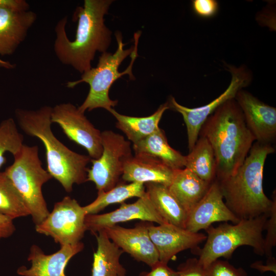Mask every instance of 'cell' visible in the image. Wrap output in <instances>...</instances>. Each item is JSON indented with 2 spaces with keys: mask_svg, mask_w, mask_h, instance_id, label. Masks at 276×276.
<instances>
[{
  "mask_svg": "<svg viewBox=\"0 0 276 276\" xmlns=\"http://www.w3.org/2000/svg\"><path fill=\"white\" fill-rule=\"evenodd\" d=\"M111 0H85L78 7L73 19L78 20L76 37L70 40L65 31L67 17L55 26L54 50L63 64L72 66L83 74L91 67L97 51L106 52L111 42V32L105 26L104 17L108 13Z\"/></svg>",
  "mask_w": 276,
  "mask_h": 276,
  "instance_id": "cell-1",
  "label": "cell"
},
{
  "mask_svg": "<svg viewBox=\"0 0 276 276\" xmlns=\"http://www.w3.org/2000/svg\"><path fill=\"white\" fill-rule=\"evenodd\" d=\"M199 135L205 137L213 149L218 181L236 172L256 141L235 99L224 103L208 118Z\"/></svg>",
  "mask_w": 276,
  "mask_h": 276,
  "instance_id": "cell-2",
  "label": "cell"
},
{
  "mask_svg": "<svg viewBox=\"0 0 276 276\" xmlns=\"http://www.w3.org/2000/svg\"><path fill=\"white\" fill-rule=\"evenodd\" d=\"M274 151L271 144L256 142L236 172L218 181L225 204L240 220L269 215L276 202L275 196L270 199L263 187L265 162Z\"/></svg>",
  "mask_w": 276,
  "mask_h": 276,
  "instance_id": "cell-3",
  "label": "cell"
},
{
  "mask_svg": "<svg viewBox=\"0 0 276 276\" xmlns=\"http://www.w3.org/2000/svg\"><path fill=\"white\" fill-rule=\"evenodd\" d=\"M52 107L44 106L36 110L18 108L15 116L27 134L38 138L43 144L47 171L68 193L74 184L87 181V165L91 158L70 149L54 135L51 128Z\"/></svg>",
  "mask_w": 276,
  "mask_h": 276,
  "instance_id": "cell-4",
  "label": "cell"
},
{
  "mask_svg": "<svg viewBox=\"0 0 276 276\" xmlns=\"http://www.w3.org/2000/svg\"><path fill=\"white\" fill-rule=\"evenodd\" d=\"M140 35L139 32L134 35V47L124 49L125 44L123 42L122 34L117 31L116 37L118 48L115 53H102L96 67H91L82 74L80 79L66 83L68 88H73L82 82L89 85L86 98L78 107L81 112L84 113L86 110L91 111L98 108L109 111L117 105V100H112L109 98V89L114 81L124 75L128 74L131 79H134L132 67L137 56V47Z\"/></svg>",
  "mask_w": 276,
  "mask_h": 276,
  "instance_id": "cell-5",
  "label": "cell"
},
{
  "mask_svg": "<svg viewBox=\"0 0 276 276\" xmlns=\"http://www.w3.org/2000/svg\"><path fill=\"white\" fill-rule=\"evenodd\" d=\"M269 215L241 219L237 223L225 222L216 227L209 226L205 229L207 235L204 245L199 249V263L206 268L221 257L230 259L241 246H250L257 254L264 255L263 232Z\"/></svg>",
  "mask_w": 276,
  "mask_h": 276,
  "instance_id": "cell-6",
  "label": "cell"
},
{
  "mask_svg": "<svg viewBox=\"0 0 276 276\" xmlns=\"http://www.w3.org/2000/svg\"><path fill=\"white\" fill-rule=\"evenodd\" d=\"M13 163L4 171L17 190L36 225L50 214L42 192L43 185L52 178L42 167L37 145L23 144Z\"/></svg>",
  "mask_w": 276,
  "mask_h": 276,
  "instance_id": "cell-7",
  "label": "cell"
},
{
  "mask_svg": "<svg viewBox=\"0 0 276 276\" xmlns=\"http://www.w3.org/2000/svg\"><path fill=\"white\" fill-rule=\"evenodd\" d=\"M103 150L98 159H91L87 171V181L93 182L98 192H106L119 183L126 162L133 155L131 143L111 130L101 132Z\"/></svg>",
  "mask_w": 276,
  "mask_h": 276,
  "instance_id": "cell-8",
  "label": "cell"
},
{
  "mask_svg": "<svg viewBox=\"0 0 276 276\" xmlns=\"http://www.w3.org/2000/svg\"><path fill=\"white\" fill-rule=\"evenodd\" d=\"M226 65L232 76L230 84L222 94L210 103L196 108H188L179 104L173 97L168 101L170 108L182 116L187 127L189 152L197 142L200 129L208 118L224 103L235 99L237 93L249 85L252 80L251 73L245 66Z\"/></svg>",
  "mask_w": 276,
  "mask_h": 276,
  "instance_id": "cell-9",
  "label": "cell"
},
{
  "mask_svg": "<svg viewBox=\"0 0 276 276\" xmlns=\"http://www.w3.org/2000/svg\"><path fill=\"white\" fill-rule=\"evenodd\" d=\"M83 206L69 196L55 203L51 213L40 224L36 225V231L51 237L61 246L81 242L86 231Z\"/></svg>",
  "mask_w": 276,
  "mask_h": 276,
  "instance_id": "cell-10",
  "label": "cell"
},
{
  "mask_svg": "<svg viewBox=\"0 0 276 276\" xmlns=\"http://www.w3.org/2000/svg\"><path fill=\"white\" fill-rule=\"evenodd\" d=\"M51 120L59 125L70 140L84 148L91 159L100 157L103 150L101 132L78 107L70 103L56 105L52 108Z\"/></svg>",
  "mask_w": 276,
  "mask_h": 276,
  "instance_id": "cell-11",
  "label": "cell"
},
{
  "mask_svg": "<svg viewBox=\"0 0 276 276\" xmlns=\"http://www.w3.org/2000/svg\"><path fill=\"white\" fill-rule=\"evenodd\" d=\"M150 222L142 221L132 228L116 225L104 230L108 238L124 252L151 268L159 260L158 252L149 236Z\"/></svg>",
  "mask_w": 276,
  "mask_h": 276,
  "instance_id": "cell-12",
  "label": "cell"
},
{
  "mask_svg": "<svg viewBox=\"0 0 276 276\" xmlns=\"http://www.w3.org/2000/svg\"><path fill=\"white\" fill-rule=\"evenodd\" d=\"M121 204L118 209L108 213L86 215L85 219L86 231L95 235L101 230L119 223L135 219L158 224L167 223L158 213L147 193L133 203Z\"/></svg>",
  "mask_w": 276,
  "mask_h": 276,
  "instance_id": "cell-13",
  "label": "cell"
},
{
  "mask_svg": "<svg viewBox=\"0 0 276 276\" xmlns=\"http://www.w3.org/2000/svg\"><path fill=\"white\" fill-rule=\"evenodd\" d=\"M149 236L158 254L159 260L168 263L178 253L187 250H196L206 239V235L191 232L187 229L168 223L148 226Z\"/></svg>",
  "mask_w": 276,
  "mask_h": 276,
  "instance_id": "cell-14",
  "label": "cell"
},
{
  "mask_svg": "<svg viewBox=\"0 0 276 276\" xmlns=\"http://www.w3.org/2000/svg\"><path fill=\"white\" fill-rule=\"evenodd\" d=\"M235 99L255 140L271 144L276 135V108L242 89L237 93Z\"/></svg>",
  "mask_w": 276,
  "mask_h": 276,
  "instance_id": "cell-15",
  "label": "cell"
},
{
  "mask_svg": "<svg viewBox=\"0 0 276 276\" xmlns=\"http://www.w3.org/2000/svg\"><path fill=\"white\" fill-rule=\"evenodd\" d=\"M223 199L219 184L215 180L204 197L188 214L185 228L198 233L216 222L238 223L240 220L229 210Z\"/></svg>",
  "mask_w": 276,
  "mask_h": 276,
  "instance_id": "cell-16",
  "label": "cell"
},
{
  "mask_svg": "<svg viewBox=\"0 0 276 276\" xmlns=\"http://www.w3.org/2000/svg\"><path fill=\"white\" fill-rule=\"evenodd\" d=\"M80 242L72 245H64L57 251L46 255L36 245L30 248L28 260L31 263L29 268L25 266L18 268L17 273L21 276H66L65 268L69 261L84 248Z\"/></svg>",
  "mask_w": 276,
  "mask_h": 276,
  "instance_id": "cell-17",
  "label": "cell"
},
{
  "mask_svg": "<svg viewBox=\"0 0 276 276\" xmlns=\"http://www.w3.org/2000/svg\"><path fill=\"white\" fill-rule=\"evenodd\" d=\"M36 19V14L31 10L0 8V55L13 54Z\"/></svg>",
  "mask_w": 276,
  "mask_h": 276,
  "instance_id": "cell-18",
  "label": "cell"
},
{
  "mask_svg": "<svg viewBox=\"0 0 276 276\" xmlns=\"http://www.w3.org/2000/svg\"><path fill=\"white\" fill-rule=\"evenodd\" d=\"M175 171L154 157L136 153L126 162L122 178L130 182H154L169 187Z\"/></svg>",
  "mask_w": 276,
  "mask_h": 276,
  "instance_id": "cell-19",
  "label": "cell"
},
{
  "mask_svg": "<svg viewBox=\"0 0 276 276\" xmlns=\"http://www.w3.org/2000/svg\"><path fill=\"white\" fill-rule=\"evenodd\" d=\"M211 184L185 168L175 171L173 180L168 188L188 214L204 197Z\"/></svg>",
  "mask_w": 276,
  "mask_h": 276,
  "instance_id": "cell-20",
  "label": "cell"
},
{
  "mask_svg": "<svg viewBox=\"0 0 276 276\" xmlns=\"http://www.w3.org/2000/svg\"><path fill=\"white\" fill-rule=\"evenodd\" d=\"M95 235L97 248L94 254L91 276H126V270L120 262L124 251L108 238L104 229Z\"/></svg>",
  "mask_w": 276,
  "mask_h": 276,
  "instance_id": "cell-21",
  "label": "cell"
},
{
  "mask_svg": "<svg viewBox=\"0 0 276 276\" xmlns=\"http://www.w3.org/2000/svg\"><path fill=\"white\" fill-rule=\"evenodd\" d=\"M168 101L159 106L151 115L136 117L122 114L111 108L108 111L117 120L116 127L134 144L156 131L164 112L169 109Z\"/></svg>",
  "mask_w": 276,
  "mask_h": 276,
  "instance_id": "cell-22",
  "label": "cell"
},
{
  "mask_svg": "<svg viewBox=\"0 0 276 276\" xmlns=\"http://www.w3.org/2000/svg\"><path fill=\"white\" fill-rule=\"evenodd\" d=\"M144 185L150 200L163 219L167 223L185 228L188 214L168 187L154 182Z\"/></svg>",
  "mask_w": 276,
  "mask_h": 276,
  "instance_id": "cell-23",
  "label": "cell"
},
{
  "mask_svg": "<svg viewBox=\"0 0 276 276\" xmlns=\"http://www.w3.org/2000/svg\"><path fill=\"white\" fill-rule=\"evenodd\" d=\"M134 154H145L154 157L174 170L183 169L186 156L169 144L165 132L160 128L155 132L133 144Z\"/></svg>",
  "mask_w": 276,
  "mask_h": 276,
  "instance_id": "cell-24",
  "label": "cell"
},
{
  "mask_svg": "<svg viewBox=\"0 0 276 276\" xmlns=\"http://www.w3.org/2000/svg\"><path fill=\"white\" fill-rule=\"evenodd\" d=\"M185 156V168L208 183H212L216 180L215 156L210 143L205 137L200 136Z\"/></svg>",
  "mask_w": 276,
  "mask_h": 276,
  "instance_id": "cell-25",
  "label": "cell"
},
{
  "mask_svg": "<svg viewBox=\"0 0 276 276\" xmlns=\"http://www.w3.org/2000/svg\"><path fill=\"white\" fill-rule=\"evenodd\" d=\"M146 194L144 183H118L107 191L98 192V196L95 200L83 206V208L86 215L97 214L109 205L122 203L132 197L141 198Z\"/></svg>",
  "mask_w": 276,
  "mask_h": 276,
  "instance_id": "cell-26",
  "label": "cell"
},
{
  "mask_svg": "<svg viewBox=\"0 0 276 276\" xmlns=\"http://www.w3.org/2000/svg\"><path fill=\"white\" fill-rule=\"evenodd\" d=\"M0 214L13 220L30 215L24 199L4 171L0 172Z\"/></svg>",
  "mask_w": 276,
  "mask_h": 276,
  "instance_id": "cell-27",
  "label": "cell"
},
{
  "mask_svg": "<svg viewBox=\"0 0 276 276\" xmlns=\"http://www.w3.org/2000/svg\"><path fill=\"white\" fill-rule=\"evenodd\" d=\"M24 137L14 120L9 118L0 123V168L6 163L4 154H16L23 145Z\"/></svg>",
  "mask_w": 276,
  "mask_h": 276,
  "instance_id": "cell-28",
  "label": "cell"
},
{
  "mask_svg": "<svg viewBox=\"0 0 276 276\" xmlns=\"http://www.w3.org/2000/svg\"><path fill=\"white\" fill-rule=\"evenodd\" d=\"M205 269V276H247L242 268H236L226 261L217 259L210 264Z\"/></svg>",
  "mask_w": 276,
  "mask_h": 276,
  "instance_id": "cell-29",
  "label": "cell"
},
{
  "mask_svg": "<svg viewBox=\"0 0 276 276\" xmlns=\"http://www.w3.org/2000/svg\"><path fill=\"white\" fill-rule=\"evenodd\" d=\"M265 229L267 234L264 238V254L268 258L272 257V249L276 245V202L267 219Z\"/></svg>",
  "mask_w": 276,
  "mask_h": 276,
  "instance_id": "cell-30",
  "label": "cell"
},
{
  "mask_svg": "<svg viewBox=\"0 0 276 276\" xmlns=\"http://www.w3.org/2000/svg\"><path fill=\"white\" fill-rule=\"evenodd\" d=\"M192 8L197 15L208 18L216 14L219 5L215 0H194L192 1Z\"/></svg>",
  "mask_w": 276,
  "mask_h": 276,
  "instance_id": "cell-31",
  "label": "cell"
},
{
  "mask_svg": "<svg viewBox=\"0 0 276 276\" xmlns=\"http://www.w3.org/2000/svg\"><path fill=\"white\" fill-rule=\"evenodd\" d=\"M178 276H205V269L198 259L189 258L180 264L177 270Z\"/></svg>",
  "mask_w": 276,
  "mask_h": 276,
  "instance_id": "cell-32",
  "label": "cell"
},
{
  "mask_svg": "<svg viewBox=\"0 0 276 276\" xmlns=\"http://www.w3.org/2000/svg\"><path fill=\"white\" fill-rule=\"evenodd\" d=\"M139 276H178V272L169 267L168 263L159 261L150 271L142 272Z\"/></svg>",
  "mask_w": 276,
  "mask_h": 276,
  "instance_id": "cell-33",
  "label": "cell"
},
{
  "mask_svg": "<svg viewBox=\"0 0 276 276\" xmlns=\"http://www.w3.org/2000/svg\"><path fill=\"white\" fill-rule=\"evenodd\" d=\"M15 231L13 220L0 214V240L10 237Z\"/></svg>",
  "mask_w": 276,
  "mask_h": 276,
  "instance_id": "cell-34",
  "label": "cell"
},
{
  "mask_svg": "<svg viewBox=\"0 0 276 276\" xmlns=\"http://www.w3.org/2000/svg\"><path fill=\"white\" fill-rule=\"evenodd\" d=\"M250 267L259 271L261 273L271 271L275 274L276 260L274 258L271 257L268 258L266 264H264L262 261H258L252 263Z\"/></svg>",
  "mask_w": 276,
  "mask_h": 276,
  "instance_id": "cell-35",
  "label": "cell"
},
{
  "mask_svg": "<svg viewBox=\"0 0 276 276\" xmlns=\"http://www.w3.org/2000/svg\"><path fill=\"white\" fill-rule=\"evenodd\" d=\"M7 7L19 11L29 10V5L25 0H0V8Z\"/></svg>",
  "mask_w": 276,
  "mask_h": 276,
  "instance_id": "cell-36",
  "label": "cell"
},
{
  "mask_svg": "<svg viewBox=\"0 0 276 276\" xmlns=\"http://www.w3.org/2000/svg\"><path fill=\"white\" fill-rule=\"evenodd\" d=\"M0 66L5 68H9V69L13 68L15 67L14 64H13L10 63L9 62L3 60L1 58H0Z\"/></svg>",
  "mask_w": 276,
  "mask_h": 276,
  "instance_id": "cell-37",
  "label": "cell"
}]
</instances>
